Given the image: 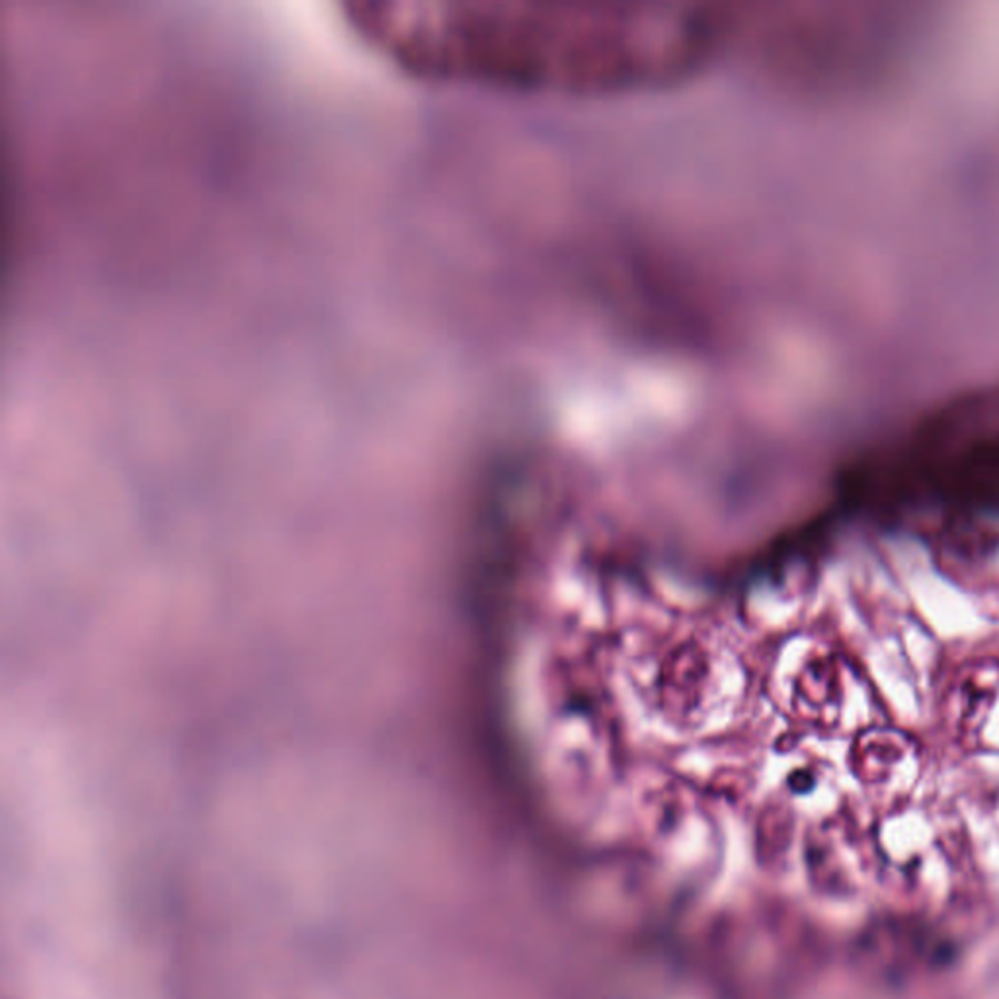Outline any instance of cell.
I'll return each mask as SVG.
<instances>
[{
	"mask_svg": "<svg viewBox=\"0 0 999 999\" xmlns=\"http://www.w3.org/2000/svg\"><path fill=\"white\" fill-rule=\"evenodd\" d=\"M354 26L420 73L555 90L678 76L719 43L714 16L680 6H537L351 0Z\"/></svg>",
	"mask_w": 999,
	"mask_h": 999,
	"instance_id": "obj_1",
	"label": "cell"
}]
</instances>
